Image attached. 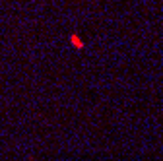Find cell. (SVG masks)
I'll return each instance as SVG.
<instances>
[{"label":"cell","instance_id":"6da1fadb","mask_svg":"<svg viewBox=\"0 0 163 161\" xmlns=\"http://www.w3.org/2000/svg\"><path fill=\"white\" fill-rule=\"evenodd\" d=\"M72 43H74V47H78V49H82V47H84V43H82V39H78L76 35H72Z\"/></svg>","mask_w":163,"mask_h":161}]
</instances>
